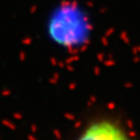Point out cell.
<instances>
[{
	"mask_svg": "<svg viewBox=\"0 0 140 140\" xmlns=\"http://www.w3.org/2000/svg\"><path fill=\"white\" fill-rule=\"evenodd\" d=\"M76 140H132V138L118 122L101 118L88 123Z\"/></svg>",
	"mask_w": 140,
	"mask_h": 140,
	"instance_id": "6da1fadb",
	"label": "cell"
}]
</instances>
